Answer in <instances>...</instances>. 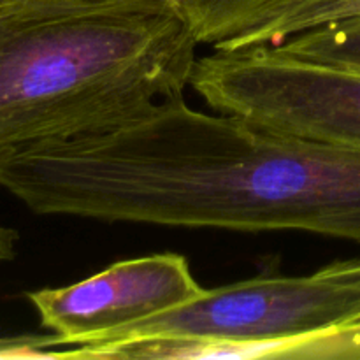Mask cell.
<instances>
[{"instance_id": "obj_6", "label": "cell", "mask_w": 360, "mask_h": 360, "mask_svg": "<svg viewBox=\"0 0 360 360\" xmlns=\"http://www.w3.org/2000/svg\"><path fill=\"white\" fill-rule=\"evenodd\" d=\"M273 46L295 58L360 70V14L309 28Z\"/></svg>"}, {"instance_id": "obj_9", "label": "cell", "mask_w": 360, "mask_h": 360, "mask_svg": "<svg viewBox=\"0 0 360 360\" xmlns=\"http://www.w3.org/2000/svg\"><path fill=\"white\" fill-rule=\"evenodd\" d=\"M53 334L49 336H23L0 340V359H60L62 352Z\"/></svg>"}, {"instance_id": "obj_11", "label": "cell", "mask_w": 360, "mask_h": 360, "mask_svg": "<svg viewBox=\"0 0 360 360\" xmlns=\"http://www.w3.org/2000/svg\"><path fill=\"white\" fill-rule=\"evenodd\" d=\"M30 2H48V0H0V6H14V4H30Z\"/></svg>"}, {"instance_id": "obj_10", "label": "cell", "mask_w": 360, "mask_h": 360, "mask_svg": "<svg viewBox=\"0 0 360 360\" xmlns=\"http://www.w3.org/2000/svg\"><path fill=\"white\" fill-rule=\"evenodd\" d=\"M18 232L0 224V264L11 262L16 257Z\"/></svg>"}, {"instance_id": "obj_5", "label": "cell", "mask_w": 360, "mask_h": 360, "mask_svg": "<svg viewBox=\"0 0 360 360\" xmlns=\"http://www.w3.org/2000/svg\"><path fill=\"white\" fill-rule=\"evenodd\" d=\"M204 292L185 257L155 253L120 260L67 287L28 292L27 299L60 347H83L111 341Z\"/></svg>"}, {"instance_id": "obj_1", "label": "cell", "mask_w": 360, "mask_h": 360, "mask_svg": "<svg viewBox=\"0 0 360 360\" xmlns=\"http://www.w3.org/2000/svg\"><path fill=\"white\" fill-rule=\"evenodd\" d=\"M37 214L360 243V148L274 132L164 98L98 136L0 157Z\"/></svg>"}, {"instance_id": "obj_2", "label": "cell", "mask_w": 360, "mask_h": 360, "mask_svg": "<svg viewBox=\"0 0 360 360\" xmlns=\"http://www.w3.org/2000/svg\"><path fill=\"white\" fill-rule=\"evenodd\" d=\"M197 46L178 0L0 6V157L98 136L185 94Z\"/></svg>"}, {"instance_id": "obj_7", "label": "cell", "mask_w": 360, "mask_h": 360, "mask_svg": "<svg viewBox=\"0 0 360 360\" xmlns=\"http://www.w3.org/2000/svg\"><path fill=\"white\" fill-rule=\"evenodd\" d=\"M360 0H308L290 7L257 28L243 48L259 44H276L309 28L322 27L345 18L359 16ZM241 49V48H239Z\"/></svg>"}, {"instance_id": "obj_4", "label": "cell", "mask_w": 360, "mask_h": 360, "mask_svg": "<svg viewBox=\"0 0 360 360\" xmlns=\"http://www.w3.org/2000/svg\"><path fill=\"white\" fill-rule=\"evenodd\" d=\"M190 88L217 112L274 132L360 148V70L309 62L273 44L213 49Z\"/></svg>"}, {"instance_id": "obj_3", "label": "cell", "mask_w": 360, "mask_h": 360, "mask_svg": "<svg viewBox=\"0 0 360 360\" xmlns=\"http://www.w3.org/2000/svg\"><path fill=\"white\" fill-rule=\"evenodd\" d=\"M359 320L360 259H352L304 276H255L206 288L188 304L129 327L105 343L141 338L287 343L290 350L285 359H290L304 340Z\"/></svg>"}, {"instance_id": "obj_8", "label": "cell", "mask_w": 360, "mask_h": 360, "mask_svg": "<svg viewBox=\"0 0 360 360\" xmlns=\"http://www.w3.org/2000/svg\"><path fill=\"white\" fill-rule=\"evenodd\" d=\"M290 359H360V320L334 333L304 340Z\"/></svg>"}]
</instances>
